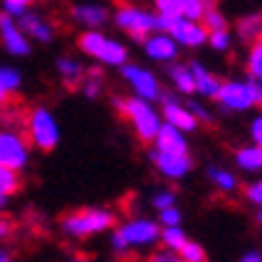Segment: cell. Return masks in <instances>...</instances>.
I'll return each mask as SVG.
<instances>
[{"mask_svg": "<svg viewBox=\"0 0 262 262\" xmlns=\"http://www.w3.org/2000/svg\"><path fill=\"white\" fill-rule=\"evenodd\" d=\"M203 6H205V8H215L218 0H203Z\"/></svg>", "mask_w": 262, "mask_h": 262, "instance_id": "cell-47", "label": "cell"}, {"mask_svg": "<svg viewBox=\"0 0 262 262\" xmlns=\"http://www.w3.org/2000/svg\"><path fill=\"white\" fill-rule=\"evenodd\" d=\"M78 50L83 55H89L91 60H96L99 65H106V68H120L130 57V50L122 42L101 34V29H86L78 36Z\"/></svg>", "mask_w": 262, "mask_h": 262, "instance_id": "cell-4", "label": "cell"}, {"mask_svg": "<svg viewBox=\"0 0 262 262\" xmlns=\"http://www.w3.org/2000/svg\"><path fill=\"white\" fill-rule=\"evenodd\" d=\"M34 3H36V0H3V13L18 18V16H21L26 8H31Z\"/></svg>", "mask_w": 262, "mask_h": 262, "instance_id": "cell-36", "label": "cell"}, {"mask_svg": "<svg viewBox=\"0 0 262 262\" xmlns=\"http://www.w3.org/2000/svg\"><path fill=\"white\" fill-rule=\"evenodd\" d=\"M0 45H3V50L13 57H26L31 52V42L29 36L18 29L16 18L8 16L0 11Z\"/></svg>", "mask_w": 262, "mask_h": 262, "instance_id": "cell-14", "label": "cell"}, {"mask_svg": "<svg viewBox=\"0 0 262 262\" xmlns=\"http://www.w3.org/2000/svg\"><path fill=\"white\" fill-rule=\"evenodd\" d=\"M24 86V76H21V70L13 68V65H0V89H3L8 96L18 94Z\"/></svg>", "mask_w": 262, "mask_h": 262, "instance_id": "cell-26", "label": "cell"}, {"mask_svg": "<svg viewBox=\"0 0 262 262\" xmlns=\"http://www.w3.org/2000/svg\"><path fill=\"white\" fill-rule=\"evenodd\" d=\"M18 190H21V174L0 164V192H6V195L13 198Z\"/></svg>", "mask_w": 262, "mask_h": 262, "instance_id": "cell-28", "label": "cell"}, {"mask_svg": "<svg viewBox=\"0 0 262 262\" xmlns=\"http://www.w3.org/2000/svg\"><path fill=\"white\" fill-rule=\"evenodd\" d=\"M249 138H252V143H254V145H259V148H262V112H259V115L249 122Z\"/></svg>", "mask_w": 262, "mask_h": 262, "instance_id": "cell-40", "label": "cell"}, {"mask_svg": "<svg viewBox=\"0 0 262 262\" xmlns=\"http://www.w3.org/2000/svg\"><path fill=\"white\" fill-rule=\"evenodd\" d=\"M244 200H247V203H252L254 208H257V205H262V177H259V179H254V182H249V184L244 187Z\"/></svg>", "mask_w": 262, "mask_h": 262, "instance_id": "cell-37", "label": "cell"}, {"mask_svg": "<svg viewBox=\"0 0 262 262\" xmlns=\"http://www.w3.org/2000/svg\"><path fill=\"white\" fill-rule=\"evenodd\" d=\"M231 42H234L231 31L229 29H221V31H208V42L205 45H210L218 55H226L231 50Z\"/></svg>", "mask_w": 262, "mask_h": 262, "instance_id": "cell-30", "label": "cell"}, {"mask_svg": "<svg viewBox=\"0 0 262 262\" xmlns=\"http://www.w3.org/2000/svg\"><path fill=\"white\" fill-rule=\"evenodd\" d=\"M234 164H236V169H242L247 174H259L262 171V148L254 143L239 145L234 151Z\"/></svg>", "mask_w": 262, "mask_h": 262, "instance_id": "cell-20", "label": "cell"}, {"mask_svg": "<svg viewBox=\"0 0 262 262\" xmlns=\"http://www.w3.org/2000/svg\"><path fill=\"white\" fill-rule=\"evenodd\" d=\"M148 156H151V164L161 171V177L169 182H182L195 166L190 154H161V151H154L151 148Z\"/></svg>", "mask_w": 262, "mask_h": 262, "instance_id": "cell-12", "label": "cell"}, {"mask_svg": "<svg viewBox=\"0 0 262 262\" xmlns=\"http://www.w3.org/2000/svg\"><path fill=\"white\" fill-rule=\"evenodd\" d=\"M115 26L120 31H125L130 39L135 42H143L148 34L159 31V18L154 11H148L145 6H138V3H122L115 8Z\"/></svg>", "mask_w": 262, "mask_h": 262, "instance_id": "cell-6", "label": "cell"}, {"mask_svg": "<svg viewBox=\"0 0 262 262\" xmlns=\"http://www.w3.org/2000/svg\"><path fill=\"white\" fill-rule=\"evenodd\" d=\"M151 205H154L156 213H159V210H166V208L177 205V192H174V190H156L154 198H151Z\"/></svg>", "mask_w": 262, "mask_h": 262, "instance_id": "cell-33", "label": "cell"}, {"mask_svg": "<svg viewBox=\"0 0 262 262\" xmlns=\"http://www.w3.org/2000/svg\"><path fill=\"white\" fill-rule=\"evenodd\" d=\"M215 101L223 112H236V115L239 112H249V109H254V83L249 78H244V81H239V78L221 81Z\"/></svg>", "mask_w": 262, "mask_h": 262, "instance_id": "cell-10", "label": "cell"}, {"mask_svg": "<svg viewBox=\"0 0 262 262\" xmlns=\"http://www.w3.org/2000/svg\"><path fill=\"white\" fill-rule=\"evenodd\" d=\"M187 109L195 115V120L200 122V125H213L215 122V117L210 115V109L205 106V104H200V101H187Z\"/></svg>", "mask_w": 262, "mask_h": 262, "instance_id": "cell-34", "label": "cell"}, {"mask_svg": "<svg viewBox=\"0 0 262 262\" xmlns=\"http://www.w3.org/2000/svg\"><path fill=\"white\" fill-rule=\"evenodd\" d=\"M179 223H182V210L177 205L159 210V226H179Z\"/></svg>", "mask_w": 262, "mask_h": 262, "instance_id": "cell-38", "label": "cell"}, {"mask_svg": "<svg viewBox=\"0 0 262 262\" xmlns=\"http://www.w3.org/2000/svg\"><path fill=\"white\" fill-rule=\"evenodd\" d=\"M177 254H179L184 262H208V252H205V247L198 244V242H192V239H187Z\"/></svg>", "mask_w": 262, "mask_h": 262, "instance_id": "cell-31", "label": "cell"}, {"mask_svg": "<svg viewBox=\"0 0 262 262\" xmlns=\"http://www.w3.org/2000/svg\"><path fill=\"white\" fill-rule=\"evenodd\" d=\"M187 68H190V73H192L195 94L203 96V99H215L218 96V89H221V78L215 76V73L210 68H205L203 62H198V60L187 62Z\"/></svg>", "mask_w": 262, "mask_h": 262, "instance_id": "cell-18", "label": "cell"}, {"mask_svg": "<svg viewBox=\"0 0 262 262\" xmlns=\"http://www.w3.org/2000/svg\"><path fill=\"white\" fill-rule=\"evenodd\" d=\"M112 106L120 112V117L127 120V125L133 127V133L138 135L140 143L151 145L159 127H161V115L154 106V101H145L140 96H115L112 99Z\"/></svg>", "mask_w": 262, "mask_h": 262, "instance_id": "cell-1", "label": "cell"}, {"mask_svg": "<svg viewBox=\"0 0 262 262\" xmlns=\"http://www.w3.org/2000/svg\"><path fill=\"white\" fill-rule=\"evenodd\" d=\"M154 151H161V154H190V140H187V133L161 122L156 138H154Z\"/></svg>", "mask_w": 262, "mask_h": 262, "instance_id": "cell-17", "label": "cell"}, {"mask_svg": "<svg viewBox=\"0 0 262 262\" xmlns=\"http://www.w3.org/2000/svg\"><path fill=\"white\" fill-rule=\"evenodd\" d=\"M70 18L86 31V29H104L112 21V13L104 3H78L70 8Z\"/></svg>", "mask_w": 262, "mask_h": 262, "instance_id": "cell-16", "label": "cell"}, {"mask_svg": "<svg viewBox=\"0 0 262 262\" xmlns=\"http://www.w3.org/2000/svg\"><path fill=\"white\" fill-rule=\"evenodd\" d=\"M247 78L249 81H262V34L249 42L247 52Z\"/></svg>", "mask_w": 262, "mask_h": 262, "instance_id": "cell-24", "label": "cell"}, {"mask_svg": "<svg viewBox=\"0 0 262 262\" xmlns=\"http://www.w3.org/2000/svg\"><path fill=\"white\" fill-rule=\"evenodd\" d=\"M0 262H13V254L8 249H3V247H0Z\"/></svg>", "mask_w": 262, "mask_h": 262, "instance_id": "cell-44", "label": "cell"}, {"mask_svg": "<svg viewBox=\"0 0 262 262\" xmlns=\"http://www.w3.org/2000/svg\"><path fill=\"white\" fill-rule=\"evenodd\" d=\"M205 6L203 0H182V18H192V21H200Z\"/></svg>", "mask_w": 262, "mask_h": 262, "instance_id": "cell-35", "label": "cell"}, {"mask_svg": "<svg viewBox=\"0 0 262 262\" xmlns=\"http://www.w3.org/2000/svg\"><path fill=\"white\" fill-rule=\"evenodd\" d=\"M200 24L205 26V31H221V29H229V18L218 11V6H215V8H205V11H203V16H200Z\"/></svg>", "mask_w": 262, "mask_h": 262, "instance_id": "cell-29", "label": "cell"}, {"mask_svg": "<svg viewBox=\"0 0 262 262\" xmlns=\"http://www.w3.org/2000/svg\"><path fill=\"white\" fill-rule=\"evenodd\" d=\"M117 215L115 210L109 208H76V210H68L60 218V231L68 239H86V236H96V234H106L115 229Z\"/></svg>", "mask_w": 262, "mask_h": 262, "instance_id": "cell-2", "label": "cell"}, {"mask_svg": "<svg viewBox=\"0 0 262 262\" xmlns=\"http://www.w3.org/2000/svg\"><path fill=\"white\" fill-rule=\"evenodd\" d=\"M208 182L223 195H231L239 190V177L223 166H208Z\"/></svg>", "mask_w": 262, "mask_h": 262, "instance_id": "cell-22", "label": "cell"}, {"mask_svg": "<svg viewBox=\"0 0 262 262\" xmlns=\"http://www.w3.org/2000/svg\"><path fill=\"white\" fill-rule=\"evenodd\" d=\"M140 45H143L145 57L154 60V62H159V65H171V62L179 60V45L171 39L169 34H164V31L148 34Z\"/></svg>", "mask_w": 262, "mask_h": 262, "instance_id": "cell-13", "label": "cell"}, {"mask_svg": "<svg viewBox=\"0 0 262 262\" xmlns=\"http://www.w3.org/2000/svg\"><path fill=\"white\" fill-rule=\"evenodd\" d=\"M156 18H159V31L169 34L179 47L198 50L208 42V31L200 21H192V18H161V16H156Z\"/></svg>", "mask_w": 262, "mask_h": 262, "instance_id": "cell-8", "label": "cell"}, {"mask_svg": "<svg viewBox=\"0 0 262 262\" xmlns=\"http://www.w3.org/2000/svg\"><path fill=\"white\" fill-rule=\"evenodd\" d=\"M112 3H122V0H112Z\"/></svg>", "mask_w": 262, "mask_h": 262, "instance_id": "cell-51", "label": "cell"}, {"mask_svg": "<svg viewBox=\"0 0 262 262\" xmlns=\"http://www.w3.org/2000/svg\"><path fill=\"white\" fill-rule=\"evenodd\" d=\"M6 127V115H3V106H0V130Z\"/></svg>", "mask_w": 262, "mask_h": 262, "instance_id": "cell-48", "label": "cell"}, {"mask_svg": "<svg viewBox=\"0 0 262 262\" xmlns=\"http://www.w3.org/2000/svg\"><path fill=\"white\" fill-rule=\"evenodd\" d=\"M24 133H26L31 148H36V151H42V154H52L60 145V135H62L57 117L47 106H34L29 112L26 120H24Z\"/></svg>", "mask_w": 262, "mask_h": 262, "instance_id": "cell-5", "label": "cell"}, {"mask_svg": "<svg viewBox=\"0 0 262 262\" xmlns=\"http://www.w3.org/2000/svg\"><path fill=\"white\" fill-rule=\"evenodd\" d=\"M29 161H31V143L26 133L21 127L0 130V164L21 174L29 166Z\"/></svg>", "mask_w": 262, "mask_h": 262, "instance_id": "cell-7", "label": "cell"}, {"mask_svg": "<svg viewBox=\"0 0 262 262\" xmlns=\"http://www.w3.org/2000/svg\"><path fill=\"white\" fill-rule=\"evenodd\" d=\"M13 231V223L8 221V218H0V242L3 239H8V234Z\"/></svg>", "mask_w": 262, "mask_h": 262, "instance_id": "cell-41", "label": "cell"}, {"mask_svg": "<svg viewBox=\"0 0 262 262\" xmlns=\"http://www.w3.org/2000/svg\"><path fill=\"white\" fill-rule=\"evenodd\" d=\"M68 262H91V259H86V257H73V259H68Z\"/></svg>", "mask_w": 262, "mask_h": 262, "instance_id": "cell-50", "label": "cell"}, {"mask_svg": "<svg viewBox=\"0 0 262 262\" xmlns=\"http://www.w3.org/2000/svg\"><path fill=\"white\" fill-rule=\"evenodd\" d=\"M81 89H83V96L86 99H99L104 94V70L101 68L86 70V76L81 81Z\"/></svg>", "mask_w": 262, "mask_h": 262, "instance_id": "cell-25", "label": "cell"}, {"mask_svg": "<svg viewBox=\"0 0 262 262\" xmlns=\"http://www.w3.org/2000/svg\"><path fill=\"white\" fill-rule=\"evenodd\" d=\"M55 70H57V78L62 81V86H65V89H78V86H81V81H83V76H86L83 62H81L78 57H68V55L57 57Z\"/></svg>", "mask_w": 262, "mask_h": 262, "instance_id": "cell-19", "label": "cell"}, {"mask_svg": "<svg viewBox=\"0 0 262 262\" xmlns=\"http://www.w3.org/2000/svg\"><path fill=\"white\" fill-rule=\"evenodd\" d=\"M254 83V106H259L262 112V81H252Z\"/></svg>", "mask_w": 262, "mask_h": 262, "instance_id": "cell-43", "label": "cell"}, {"mask_svg": "<svg viewBox=\"0 0 262 262\" xmlns=\"http://www.w3.org/2000/svg\"><path fill=\"white\" fill-rule=\"evenodd\" d=\"M145 262H184L177 252H169V249H159V252H154L151 257H148Z\"/></svg>", "mask_w": 262, "mask_h": 262, "instance_id": "cell-39", "label": "cell"}, {"mask_svg": "<svg viewBox=\"0 0 262 262\" xmlns=\"http://www.w3.org/2000/svg\"><path fill=\"white\" fill-rule=\"evenodd\" d=\"M169 81H171V86H174V91L177 94H182V96H192L195 94V81H192V73H190V68H187L184 62H171L169 65Z\"/></svg>", "mask_w": 262, "mask_h": 262, "instance_id": "cell-21", "label": "cell"}, {"mask_svg": "<svg viewBox=\"0 0 262 262\" xmlns=\"http://www.w3.org/2000/svg\"><path fill=\"white\" fill-rule=\"evenodd\" d=\"M239 262H262V252H259V249H249Z\"/></svg>", "mask_w": 262, "mask_h": 262, "instance_id": "cell-42", "label": "cell"}, {"mask_svg": "<svg viewBox=\"0 0 262 262\" xmlns=\"http://www.w3.org/2000/svg\"><path fill=\"white\" fill-rule=\"evenodd\" d=\"M8 203H11V195L0 192V210H6V208H8Z\"/></svg>", "mask_w": 262, "mask_h": 262, "instance_id": "cell-45", "label": "cell"}, {"mask_svg": "<svg viewBox=\"0 0 262 262\" xmlns=\"http://www.w3.org/2000/svg\"><path fill=\"white\" fill-rule=\"evenodd\" d=\"M236 34L242 42H252L262 34V11H252L236 18Z\"/></svg>", "mask_w": 262, "mask_h": 262, "instance_id": "cell-23", "label": "cell"}, {"mask_svg": "<svg viewBox=\"0 0 262 262\" xmlns=\"http://www.w3.org/2000/svg\"><path fill=\"white\" fill-rule=\"evenodd\" d=\"M120 76H122V81L130 86L133 96H140V99H145V101H159V96H161V91H164L156 73H151L148 68H143V65H138V62H125V65H120Z\"/></svg>", "mask_w": 262, "mask_h": 262, "instance_id": "cell-9", "label": "cell"}, {"mask_svg": "<svg viewBox=\"0 0 262 262\" xmlns=\"http://www.w3.org/2000/svg\"><path fill=\"white\" fill-rule=\"evenodd\" d=\"M18 29L29 36V42H36V45H50L55 39V26L42 16V13H36L31 8H26L18 18H16Z\"/></svg>", "mask_w": 262, "mask_h": 262, "instance_id": "cell-15", "label": "cell"}, {"mask_svg": "<svg viewBox=\"0 0 262 262\" xmlns=\"http://www.w3.org/2000/svg\"><path fill=\"white\" fill-rule=\"evenodd\" d=\"M154 11L161 18H182V0H154Z\"/></svg>", "mask_w": 262, "mask_h": 262, "instance_id": "cell-32", "label": "cell"}, {"mask_svg": "<svg viewBox=\"0 0 262 262\" xmlns=\"http://www.w3.org/2000/svg\"><path fill=\"white\" fill-rule=\"evenodd\" d=\"M187 239H190V236H187V231L182 229V223H179V226H161L159 242L164 244V249H169V252H179L182 244H184Z\"/></svg>", "mask_w": 262, "mask_h": 262, "instance_id": "cell-27", "label": "cell"}, {"mask_svg": "<svg viewBox=\"0 0 262 262\" xmlns=\"http://www.w3.org/2000/svg\"><path fill=\"white\" fill-rule=\"evenodd\" d=\"M159 101H161V109H159L161 122H166V125H171V127H177V130H182V133H195V130L200 127V122L195 120V115L187 109L184 101H179L177 94L161 91Z\"/></svg>", "mask_w": 262, "mask_h": 262, "instance_id": "cell-11", "label": "cell"}, {"mask_svg": "<svg viewBox=\"0 0 262 262\" xmlns=\"http://www.w3.org/2000/svg\"><path fill=\"white\" fill-rule=\"evenodd\" d=\"M8 99H11V96H8L3 89H0V106H6V104H8Z\"/></svg>", "mask_w": 262, "mask_h": 262, "instance_id": "cell-46", "label": "cell"}, {"mask_svg": "<svg viewBox=\"0 0 262 262\" xmlns=\"http://www.w3.org/2000/svg\"><path fill=\"white\" fill-rule=\"evenodd\" d=\"M257 223L262 226V205H257Z\"/></svg>", "mask_w": 262, "mask_h": 262, "instance_id": "cell-49", "label": "cell"}, {"mask_svg": "<svg viewBox=\"0 0 262 262\" xmlns=\"http://www.w3.org/2000/svg\"><path fill=\"white\" fill-rule=\"evenodd\" d=\"M159 234H161V226L159 221L154 218H130L125 223H115L112 229V249L125 254V252H133V249H148L159 244Z\"/></svg>", "mask_w": 262, "mask_h": 262, "instance_id": "cell-3", "label": "cell"}]
</instances>
